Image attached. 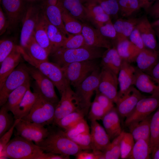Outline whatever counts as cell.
<instances>
[{"label": "cell", "mask_w": 159, "mask_h": 159, "mask_svg": "<svg viewBox=\"0 0 159 159\" xmlns=\"http://www.w3.org/2000/svg\"><path fill=\"white\" fill-rule=\"evenodd\" d=\"M48 127L49 133L47 137L36 144L44 152L76 156L82 150L65 135L64 131Z\"/></svg>", "instance_id": "6da1fadb"}, {"label": "cell", "mask_w": 159, "mask_h": 159, "mask_svg": "<svg viewBox=\"0 0 159 159\" xmlns=\"http://www.w3.org/2000/svg\"><path fill=\"white\" fill-rule=\"evenodd\" d=\"M100 48L87 46L75 49L61 47L52 54L54 63L62 67L72 63L101 57L103 52Z\"/></svg>", "instance_id": "7a4b0ae2"}, {"label": "cell", "mask_w": 159, "mask_h": 159, "mask_svg": "<svg viewBox=\"0 0 159 159\" xmlns=\"http://www.w3.org/2000/svg\"><path fill=\"white\" fill-rule=\"evenodd\" d=\"M22 57L32 66L49 78L57 89L60 95L69 85L62 68L55 63L48 61L39 62L30 57L20 47Z\"/></svg>", "instance_id": "3957f363"}, {"label": "cell", "mask_w": 159, "mask_h": 159, "mask_svg": "<svg viewBox=\"0 0 159 159\" xmlns=\"http://www.w3.org/2000/svg\"><path fill=\"white\" fill-rule=\"evenodd\" d=\"M44 152L32 141L15 135L6 145L4 158L12 159H38Z\"/></svg>", "instance_id": "277c9868"}, {"label": "cell", "mask_w": 159, "mask_h": 159, "mask_svg": "<svg viewBox=\"0 0 159 159\" xmlns=\"http://www.w3.org/2000/svg\"><path fill=\"white\" fill-rule=\"evenodd\" d=\"M38 94L37 99L29 113L21 119L44 126L52 125L57 104L48 101Z\"/></svg>", "instance_id": "5b68a950"}, {"label": "cell", "mask_w": 159, "mask_h": 159, "mask_svg": "<svg viewBox=\"0 0 159 159\" xmlns=\"http://www.w3.org/2000/svg\"><path fill=\"white\" fill-rule=\"evenodd\" d=\"M61 68L70 85L74 87L99 68L95 59L73 62Z\"/></svg>", "instance_id": "8992f818"}, {"label": "cell", "mask_w": 159, "mask_h": 159, "mask_svg": "<svg viewBox=\"0 0 159 159\" xmlns=\"http://www.w3.org/2000/svg\"><path fill=\"white\" fill-rule=\"evenodd\" d=\"M100 71L99 68L96 70L75 87V92L78 99L80 108L87 113L92 103V96L94 92L98 89Z\"/></svg>", "instance_id": "52a82bcc"}, {"label": "cell", "mask_w": 159, "mask_h": 159, "mask_svg": "<svg viewBox=\"0 0 159 159\" xmlns=\"http://www.w3.org/2000/svg\"><path fill=\"white\" fill-rule=\"evenodd\" d=\"M159 107V95H151L140 100L131 113L126 117L125 125L129 127L145 119Z\"/></svg>", "instance_id": "ba28073f"}, {"label": "cell", "mask_w": 159, "mask_h": 159, "mask_svg": "<svg viewBox=\"0 0 159 159\" xmlns=\"http://www.w3.org/2000/svg\"><path fill=\"white\" fill-rule=\"evenodd\" d=\"M27 66L24 64L19 65L9 75L2 87L0 89V106L7 101L9 95L14 90L30 80Z\"/></svg>", "instance_id": "9c48e42d"}, {"label": "cell", "mask_w": 159, "mask_h": 159, "mask_svg": "<svg viewBox=\"0 0 159 159\" xmlns=\"http://www.w3.org/2000/svg\"><path fill=\"white\" fill-rule=\"evenodd\" d=\"M30 75L35 80L37 92L48 101L57 104L59 100L54 90L55 86L47 77L34 67L27 66Z\"/></svg>", "instance_id": "30bf717a"}, {"label": "cell", "mask_w": 159, "mask_h": 159, "mask_svg": "<svg viewBox=\"0 0 159 159\" xmlns=\"http://www.w3.org/2000/svg\"><path fill=\"white\" fill-rule=\"evenodd\" d=\"M40 124L21 119L15 126V135L37 143L46 138L49 134L47 128Z\"/></svg>", "instance_id": "8fae6325"}, {"label": "cell", "mask_w": 159, "mask_h": 159, "mask_svg": "<svg viewBox=\"0 0 159 159\" xmlns=\"http://www.w3.org/2000/svg\"><path fill=\"white\" fill-rule=\"evenodd\" d=\"M69 85L60 95L61 98L55 108L52 125L70 113L80 108L79 102L74 91ZM81 109V108H80Z\"/></svg>", "instance_id": "7c38bea8"}, {"label": "cell", "mask_w": 159, "mask_h": 159, "mask_svg": "<svg viewBox=\"0 0 159 159\" xmlns=\"http://www.w3.org/2000/svg\"><path fill=\"white\" fill-rule=\"evenodd\" d=\"M117 75L102 67L100 71L98 91L116 104L118 99Z\"/></svg>", "instance_id": "4fadbf2b"}, {"label": "cell", "mask_w": 159, "mask_h": 159, "mask_svg": "<svg viewBox=\"0 0 159 159\" xmlns=\"http://www.w3.org/2000/svg\"><path fill=\"white\" fill-rule=\"evenodd\" d=\"M145 96L136 88L132 86L123 95L118 98L117 111L121 117L126 118L132 111L139 100Z\"/></svg>", "instance_id": "5bb4252c"}, {"label": "cell", "mask_w": 159, "mask_h": 159, "mask_svg": "<svg viewBox=\"0 0 159 159\" xmlns=\"http://www.w3.org/2000/svg\"><path fill=\"white\" fill-rule=\"evenodd\" d=\"M40 15L34 7L28 8L24 17L20 36V46L24 49L33 35Z\"/></svg>", "instance_id": "9a60e30c"}, {"label": "cell", "mask_w": 159, "mask_h": 159, "mask_svg": "<svg viewBox=\"0 0 159 159\" xmlns=\"http://www.w3.org/2000/svg\"><path fill=\"white\" fill-rule=\"evenodd\" d=\"M136 27L139 32L145 47L154 51L159 52L155 31L146 16L140 18Z\"/></svg>", "instance_id": "2e32d148"}, {"label": "cell", "mask_w": 159, "mask_h": 159, "mask_svg": "<svg viewBox=\"0 0 159 159\" xmlns=\"http://www.w3.org/2000/svg\"><path fill=\"white\" fill-rule=\"evenodd\" d=\"M81 34L87 46L107 49L112 47V44L107 38L103 36L97 29L86 23H83Z\"/></svg>", "instance_id": "e0dca14e"}, {"label": "cell", "mask_w": 159, "mask_h": 159, "mask_svg": "<svg viewBox=\"0 0 159 159\" xmlns=\"http://www.w3.org/2000/svg\"><path fill=\"white\" fill-rule=\"evenodd\" d=\"M133 85L140 92L159 95V84L149 74L135 68Z\"/></svg>", "instance_id": "ac0fdd59"}, {"label": "cell", "mask_w": 159, "mask_h": 159, "mask_svg": "<svg viewBox=\"0 0 159 159\" xmlns=\"http://www.w3.org/2000/svg\"><path fill=\"white\" fill-rule=\"evenodd\" d=\"M135 67L130 63L122 60L121 66L117 75L120 90L118 98L124 95L133 85Z\"/></svg>", "instance_id": "d6986e66"}, {"label": "cell", "mask_w": 159, "mask_h": 159, "mask_svg": "<svg viewBox=\"0 0 159 159\" xmlns=\"http://www.w3.org/2000/svg\"><path fill=\"white\" fill-rule=\"evenodd\" d=\"M22 54L20 46L16 45L11 53L0 64V89L9 75L20 62Z\"/></svg>", "instance_id": "ffe728a7"}, {"label": "cell", "mask_w": 159, "mask_h": 159, "mask_svg": "<svg viewBox=\"0 0 159 159\" xmlns=\"http://www.w3.org/2000/svg\"><path fill=\"white\" fill-rule=\"evenodd\" d=\"M119 116L116 108L114 107L106 113L102 120L110 140L119 135L123 131Z\"/></svg>", "instance_id": "44dd1931"}, {"label": "cell", "mask_w": 159, "mask_h": 159, "mask_svg": "<svg viewBox=\"0 0 159 159\" xmlns=\"http://www.w3.org/2000/svg\"><path fill=\"white\" fill-rule=\"evenodd\" d=\"M159 61V52L145 48L136 57L135 61L137 67L148 74Z\"/></svg>", "instance_id": "7402d4cb"}, {"label": "cell", "mask_w": 159, "mask_h": 159, "mask_svg": "<svg viewBox=\"0 0 159 159\" xmlns=\"http://www.w3.org/2000/svg\"><path fill=\"white\" fill-rule=\"evenodd\" d=\"M91 128L93 150L104 151L111 143L105 129L97 121H91Z\"/></svg>", "instance_id": "603a6c76"}, {"label": "cell", "mask_w": 159, "mask_h": 159, "mask_svg": "<svg viewBox=\"0 0 159 159\" xmlns=\"http://www.w3.org/2000/svg\"><path fill=\"white\" fill-rule=\"evenodd\" d=\"M0 1L8 21L9 27H15L21 17L22 10V0H0Z\"/></svg>", "instance_id": "cb8c5ba5"}, {"label": "cell", "mask_w": 159, "mask_h": 159, "mask_svg": "<svg viewBox=\"0 0 159 159\" xmlns=\"http://www.w3.org/2000/svg\"><path fill=\"white\" fill-rule=\"evenodd\" d=\"M101 64L117 75L122 60L118 53L116 47L113 46L103 52L102 56Z\"/></svg>", "instance_id": "d4e9b609"}, {"label": "cell", "mask_w": 159, "mask_h": 159, "mask_svg": "<svg viewBox=\"0 0 159 159\" xmlns=\"http://www.w3.org/2000/svg\"><path fill=\"white\" fill-rule=\"evenodd\" d=\"M38 94L32 92L30 88L26 92L13 114L15 120L21 119L29 113L38 97Z\"/></svg>", "instance_id": "484cf974"}, {"label": "cell", "mask_w": 159, "mask_h": 159, "mask_svg": "<svg viewBox=\"0 0 159 159\" xmlns=\"http://www.w3.org/2000/svg\"><path fill=\"white\" fill-rule=\"evenodd\" d=\"M43 15L47 32L51 45L52 54L63 46L67 36L58 28L50 23L43 14Z\"/></svg>", "instance_id": "4316f807"}, {"label": "cell", "mask_w": 159, "mask_h": 159, "mask_svg": "<svg viewBox=\"0 0 159 159\" xmlns=\"http://www.w3.org/2000/svg\"><path fill=\"white\" fill-rule=\"evenodd\" d=\"M140 18H131L125 19H119L113 24L117 34L116 42L128 39L136 27Z\"/></svg>", "instance_id": "83f0119b"}, {"label": "cell", "mask_w": 159, "mask_h": 159, "mask_svg": "<svg viewBox=\"0 0 159 159\" xmlns=\"http://www.w3.org/2000/svg\"><path fill=\"white\" fill-rule=\"evenodd\" d=\"M152 115L128 127L130 132L136 141L144 139L150 142V121Z\"/></svg>", "instance_id": "f1b7e54d"}, {"label": "cell", "mask_w": 159, "mask_h": 159, "mask_svg": "<svg viewBox=\"0 0 159 159\" xmlns=\"http://www.w3.org/2000/svg\"><path fill=\"white\" fill-rule=\"evenodd\" d=\"M64 9L72 17L82 23L89 21L80 0H62Z\"/></svg>", "instance_id": "f546056e"}, {"label": "cell", "mask_w": 159, "mask_h": 159, "mask_svg": "<svg viewBox=\"0 0 159 159\" xmlns=\"http://www.w3.org/2000/svg\"><path fill=\"white\" fill-rule=\"evenodd\" d=\"M44 6L43 14L49 21L60 29L67 36H69L70 34L66 30L62 20V9L56 6Z\"/></svg>", "instance_id": "4dcf8cb0"}, {"label": "cell", "mask_w": 159, "mask_h": 159, "mask_svg": "<svg viewBox=\"0 0 159 159\" xmlns=\"http://www.w3.org/2000/svg\"><path fill=\"white\" fill-rule=\"evenodd\" d=\"M33 36L36 41L51 54L52 49L45 26L43 14L40 15L35 28Z\"/></svg>", "instance_id": "1f68e13d"}, {"label": "cell", "mask_w": 159, "mask_h": 159, "mask_svg": "<svg viewBox=\"0 0 159 159\" xmlns=\"http://www.w3.org/2000/svg\"><path fill=\"white\" fill-rule=\"evenodd\" d=\"M30 81H29L14 90L9 95L4 105L13 114L27 90L30 88Z\"/></svg>", "instance_id": "d6a6232c"}, {"label": "cell", "mask_w": 159, "mask_h": 159, "mask_svg": "<svg viewBox=\"0 0 159 159\" xmlns=\"http://www.w3.org/2000/svg\"><path fill=\"white\" fill-rule=\"evenodd\" d=\"M24 49L30 57L37 61H48V57L50 53L36 41L33 35Z\"/></svg>", "instance_id": "836d02e7"}, {"label": "cell", "mask_w": 159, "mask_h": 159, "mask_svg": "<svg viewBox=\"0 0 159 159\" xmlns=\"http://www.w3.org/2000/svg\"><path fill=\"white\" fill-rule=\"evenodd\" d=\"M115 46L117 51L122 60L130 63L135 61V48L128 39L116 42Z\"/></svg>", "instance_id": "e575fe53"}, {"label": "cell", "mask_w": 159, "mask_h": 159, "mask_svg": "<svg viewBox=\"0 0 159 159\" xmlns=\"http://www.w3.org/2000/svg\"><path fill=\"white\" fill-rule=\"evenodd\" d=\"M150 142L140 139L135 142L129 159H149L151 158Z\"/></svg>", "instance_id": "d590c367"}, {"label": "cell", "mask_w": 159, "mask_h": 159, "mask_svg": "<svg viewBox=\"0 0 159 159\" xmlns=\"http://www.w3.org/2000/svg\"><path fill=\"white\" fill-rule=\"evenodd\" d=\"M88 113L84 110L80 108L70 113L59 120L54 125L67 130L82 119Z\"/></svg>", "instance_id": "8d00e7d4"}, {"label": "cell", "mask_w": 159, "mask_h": 159, "mask_svg": "<svg viewBox=\"0 0 159 159\" xmlns=\"http://www.w3.org/2000/svg\"><path fill=\"white\" fill-rule=\"evenodd\" d=\"M62 14L67 32L72 34H81L83 23L71 16L64 9L62 10Z\"/></svg>", "instance_id": "74e56055"}, {"label": "cell", "mask_w": 159, "mask_h": 159, "mask_svg": "<svg viewBox=\"0 0 159 159\" xmlns=\"http://www.w3.org/2000/svg\"><path fill=\"white\" fill-rule=\"evenodd\" d=\"M124 131L112 140L105 150L102 152L101 159L120 158V144Z\"/></svg>", "instance_id": "f35d334b"}, {"label": "cell", "mask_w": 159, "mask_h": 159, "mask_svg": "<svg viewBox=\"0 0 159 159\" xmlns=\"http://www.w3.org/2000/svg\"><path fill=\"white\" fill-rule=\"evenodd\" d=\"M119 13L122 16L129 17L141 8L138 0H117Z\"/></svg>", "instance_id": "ab89813d"}, {"label": "cell", "mask_w": 159, "mask_h": 159, "mask_svg": "<svg viewBox=\"0 0 159 159\" xmlns=\"http://www.w3.org/2000/svg\"><path fill=\"white\" fill-rule=\"evenodd\" d=\"M150 145L152 153L159 143V107L155 113L152 115L150 121Z\"/></svg>", "instance_id": "60d3db41"}, {"label": "cell", "mask_w": 159, "mask_h": 159, "mask_svg": "<svg viewBox=\"0 0 159 159\" xmlns=\"http://www.w3.org/2000/svg\"><path fill=\"white\" fill-rule=\"evenodd\" d=\"M8 111L4 105L1 107L0 110V138L11 128L15 121L14 116Z\"/></svg>", "instance_id": "b9f144b4"}, {"label": "cell", "mask_w": 159, "mask_h": 159, "mask_svg": "<svg viewBox=\"0 0 159 159\" xmlns=\"http://www.w3.org/2000/svg\"><path fill=\"white\" fill-rule=\"evenodd\" d=\"M135 141L131 133L124 131L120 142V158L128 159L134 146Z\"/></svg>", "instance_id": "7bdbcfd3"}, {"label": "cell", "mask_w": 159, "mask_h": 159, "mask_svg": "<svg viewBox=\"0 0 159 159\" xmlns=\"http://www.w3.org/2000/svg\"><path fill=\"white\" fill-rule=\"evenodd\" d=\"M65 135L72 139L77 135L90 132L89 126L84 118L80 120L69 129L64 131Z\"/></svg>", "instance_id": "ee69618b"}, {"label": "cell", "mask_w": 159, "mask_h": 159, "mask_svg": "<svg viewBox=\"0 0 159 159\" xmlns=\"http://www.w3.org/2000/svg\"><path fill=\"white\" fill-rule=\"evenodd\" d=\"M99 4L104 11L110 16L116 17L119 13L117 0H92Z\"/></svg>", "instance_id": "f6af8a7d"}, {"label": "cell", "mask_w": 159, "mask_h": 159, "mask_svg": "<svg viewBox=\"0 0 159 159\" xmlns=\"http://www.w3.org/2000/svg\"><path fill=\"white\" fill-rule=\"evenodd\" d=\"M87 46L82 34H70L62 47L66 49H75Z\"/></svg>", "instance_id": "bcb514c9"}, {"label": "cell", "mask_w": 159, "mask_h": 159, "mask_svg": "<svg viewBox=\"0 0 159 159\" xmlns=\"http://www.w3.org/2000/svg\"><path fill=\"white\" fill-rule=\"evenodd\" d=\"M71 139L82 150H93L92 137L90 132L79 134Z\"/></svg>", "instance_id": "7dc6e473"}, {"label": "cell", "mask_w": 159, "mask_h": 159, "mask_svg": "<svg viewBox=\"0 0 159 159\" xmlns=\"http://www.w3.org/2000/svg\"><path fill=\"white\" fill-rule=\"evenodd\" d=\"M88 113V118L91 121L102 120L107 113L100 105L94 99L92 102Z\"/></svg>", "instance_id": "c3c4849f"}, {"label": "cell", "mask_w": 159, "mask_h": 159, "mask_svg": "<svg viewBox=\"0 0 159 159\" xmlns=\"http://www.w3.org/2000/svg\"><path fill=\"white\" fill-rule=\"evenodd\" d=\"M11 40L5 39L0 41V64L11 53L16 47Z\"/></svg>", "instance_id": "681fc988"}, {"label": "cell", "mask_w": 159, "mask_h": 159, "mask_svg": "<svg viewBox=\"0 0 159 159\" xmlns=\"http://www.w3.org/2000/svg\"><path fill=\"white\" fill-rule=\"evenodd\" d=\"M129 38L135 47L136 58L139 53L146 48L139 32L136 27L132 32Z\"/></svg>", "instance_id": "f907efd6"}, {"label": "cell", "mask_w": 159, "mask_h": 159, "mask_svg": "<svg viewBox=\"0 0 159 159\" xmlns=\"http://www.w3.org/2000/svg\"><path fill=\"white\" fill-rule=\"evenodd\" d=\"M96 27L103 36L116 41L117 32L111 21Z\"/></svg>", "instance_id": "816d5d0a"}, {"label": "cell", "mask_w": 159, "mask_h": 159, "mask_svg": "<svg viewBox=\"0 0 159 159\" xmlns=\"http://www.w3.org/2000/svg\"><path fill=\"white\" fill-rule=\"evenodd\" d=\"M21 119L15 120L14 123L11 128L4 134L0 138V159L4 158V152L6 147L10 140L15 126Z\"/></svg>", "instance_id": "f5cc1de1"}, {"label": "cell", "mask_w": 159, "mask_h": 159, "mask_svg": "<svg viewBox=\"0 0 159 159\" xmlns=\"http://www.w3.org/2000/svg\"><path fill=\"white\" fill-rule=\"evenodd\" d=\"M96 92L95 99L98 102L106 112L114 107L113 104L114 102L111 99L100 92L98 90L96 91Z\"/></svg>", "instance_id": "db71d44e"}, {"label": "cell", "mask_w": 159, "mask_h": 159, "mask_svg": "<svg viewBox=\"0 0 159 159\" xmlns=\"http://www.w3.org/2000/svg\"><path fill=\"white\" fill-rule=\"evenodd\" d=\"M102 152L95 150H82L76 156L77 159H101Z\"/></svg>", "instance_id": "11a10c76"}, {"label": "cell", "mask_w": 159, "mask_h": 159, "mask_svg": "<svg viewBox=\"0 0 159 159\" xmlns=\"http://www.w3.org/2000/svg\"><path fill=\"white\" fill-rule=\"evenodd\" d=\"M9 23L6 15L2 9H0V35L3 34L9 27Z\"/></svg>", "instance_id": "9f6ffc18"}, {"label": "cell", "mask_w": 159, "mask_h": 159, "mask_svg": "<svg viewBox=\"0 0 159 159\" xmlns=\"http://www.w3.org/2000/svg\"><path fill=\"white\" fill-rule=\"evenodd\" d=\"M69 158V155L44 152L38 157V159H68Z\"/></svg>", "instance_id": "6f0895ef"}, {"label": "cell", "mask_w": 159, "mask_h": 159, "mask_svg": "<svg viewBox=\"0 0 159 159\" xmlns=\"http://www.w3.org/2000/svg\"><path fill=\"white\" fill-rule=\"evenodd\" d=\"M148 13L154 18H159V0L152 5Z\"/></svg>", "instance_id": "680465c9"}, {"label": "cell", "mask_w": 159, "mask_h": 159, "mask_svg": "<svg viewBox=\"0 0 159 159\" xmlns=\"http://www.w3.org/2000/svg\"><path fill=\"white\" fill-rule=\"evenodd\" d=\"M149 75L159 84V61L152 69Z\"/></svg>", "instance_id": "91938a15"}, {"label": "cell", "mask_w": 159, "mask_h": 159, "mask_svg": "<svg viewBox=\"0 0 159 159\" xmlns=\"http://www.w3.org/2000/svg\"><path fill=\"white\" fill-rule=\"evenodd\" d=\"M155 0H138L141 8L148 13L153 5V1Z\"/></svg>", "instance_id": "94428289"}, {"label": "cell", "mask_w": 159, "mask_h": 159, "mask_svg": "<svg viewBox=\"0 0 159 159\" xmlns=\"http://www.w3.org/2000/svg\"><path fill=\"white\" fill-rule=\"evenodd\" d=\"M44 5L56 6L62 10L64 9L62 0H45Z\"/></svg>", "instance_id": "6125c7cd"}, {"label": "cell", "mask_w": 159, "mask_h": 159, "mask_svg": "<svg viewBox=\"0 0 159 159\" xmlns=\"http://www.w3.org/2000/svg\"><path fill=\"white\" fill-rule=\"evenodd\" d=\"M151 158L153 159H159V143L152 151Z\"/></svg>", "instance_id": "be15d7a7"}, {"label": "cell", "mask_w": 159, "mask_h": 159, "mask_svg": "<svg viewBox=\"0 0 159 159\" xmlns=\"http://www.w3.org/2000/svg\"><path fill=\"white\" fill-rule=\"evenodd\" d=\"M153 27L155 31L156 36L158 39V45L159 47V25L153 26Z\"/></svg>", "instance_id": "e7e4bbea"}, {"label": "cell", "mask_w": 159, "mask_h": 159, "mask_svg": "<svg viewBox=\"0 0 159 159\" xmlns=\"http://www.w3.org/2000/svg\"><path fill=\"white\" fill-rule=\"evenodd\" d=\"M152 26H154L159 25V18L156 20L151 23Z\"/></svg>", "instance_id": "03108f58"}, {"label": "cell", "mask_w": 159, "mask_h": 159, "mask_svg": "<svg viewBox=\"0 0 159 159\" xmlns=\"http://www.w3.org/2000/svg\"><path fill=\"white\" fill-rule=\"evenodd\" d=\"M92 0H80L81 1L83 4Z\"/></svg>", "instance_id": "003e7915"}]
</instances>
